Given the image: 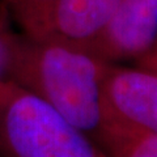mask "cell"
<instances>
[{
  "label": "cell",
  "mask_w": 157,
  "mask_h": 157,
  "mask_svg": "<svg viewBox=\"0 0 157 157\" xmlns=\"http://www.w3.org/2000/svg\"><path fill=\"white\" fill-rule=\"evenodd\" d=\"M110 63L88 51L14 33L9 81L47 102L109 157L139 128L118 122L107 106L104 80Z\"/></svg>",
  "instance_id": "cell-1"
},
{
  "label": "cell",
  "mask_w": 157,
  "mask_h": 157,
  "mask_svg": "<svg viewBox=\"0 0 157 157\" xmlns=\"http://www.w3.org/2000/svg\"><path fill=\"white\" fill-rule=\"evenodd\" d=\"M0 157H109L36 94L0 84Z\"/></svg>",
  "instance_id": "cell-2"
},
{
  "label": "cell",
  "mask_w": 157,
  "mask_h": 157,
  "mask_svg": "<svg viewBox=\"0 0 157 157\" xmlns=\"http://www.w3.org/2000/svg\"><path fill=\"white\" fill-rule=\"evenodd\" d=\"M156 41L157 0H121L85 51L113 64L136 62Z\"/></svg>",
  "instance_id": "cell-3"
},
{
  "label": "cell",
  "mask_w": 157,
  "mask_h": 157,
  "mask_svg": "<svg viewBox=\"0 0 157 157\" xmlns=\"http://www.w3.org/2000/svg\"><path fill=\"white\" fill-rule=\"evenodd\" d=\"M104 93L118 122L157 135V73L110 63Z\"/></svg>",
  "instance_id": "cell-4"
},
{
  "label": "cell",
  "mask_w": 157,
  "mask_h": 157,
  "mask_svg": "<svg viewBox=\"0 0 157 157\" xmlns=\"http://www.w3.org/2000/svg\"><path fill=\"white\" fill-rule=\"evenodd\" d=\"M119 3L121 0H55L38 39H48L85 51Z\"/></svg>",
  "instance_id": "cell-5"
},
{
  "label": "cell",
  "mask_w": 157,
  "mask_h": 157,
  "mask_svg": "<svg viewBox=\"0 0 157 157\" xmlns=\"http://www.w3.org/2000/svg\"><path fill=\"white\" fill-rule=\"evenodd\" d=\"M55 0H4L8 12L21 29L32 38H41Z\"/></svg>",
  "instance_id": "cell-6"
},
{
  "label": "cell",
  "mask_w": 157,
  "mask_h": 157,
  "mask_svg": "<svg viewBox=\"0 0 157 157\" xmlns=\"http://www.w3.org/2000/svg\"><path fill=\"white\" fill-rule=\"evenodd\" d=\"M115 157H157V135L136 130Z\"/></svg>",
  "instance_id": "cell-7"
},
{
  "label": "cell",
  "mask_w": 157,
  "mask_h": 157,
  "mask_svg": "<svg viewBox=\"0 0 157 157\" xmlns=\"http://www.w3.org/2000/svg\"><path fill=\"white\" fill-rule=\"evenodd\" d=\"M13 36L14 32L7 26L6 20L0 17V84L9 81Z\"/></svg>",
  "instance_id": "cell-8"
},
{
  "label": "cell",
  "mask_w": 157,
  "mask_h": 157,
  "mask_svg": "<svg viewBox=\"0 0 157 157\" xmlns=\"http://www.w3.org/2000/svg\"><path fill=\"white\" fill-rule=\"evenodd\" d=\"M137 67L157 73V41L141 58L135 62Z\"/></svg>",
  "instance_id": "cell-9"
}]
</instances>
